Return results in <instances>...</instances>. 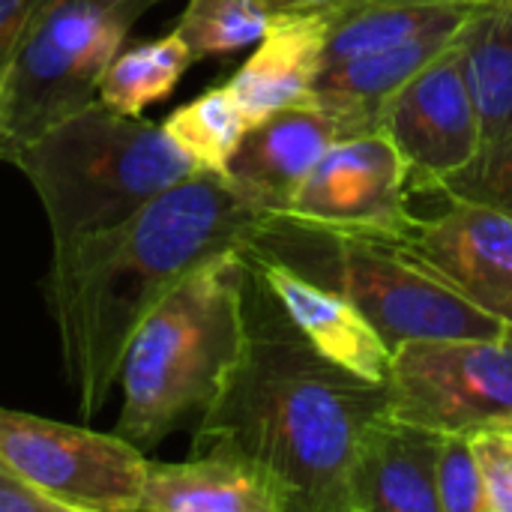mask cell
I'll list each match as a JSON object with an SVG mask.
<instances>
[{
    "instance_id": "cell-27",
    "label": "cell",
    "mask_w": 512,
    "mask_h": 512,
    "mask_svg": "<svg viewBox=\"0 0 512 512\" xmlns=\"http://www.w3.org/2000/svg\"><path fill=\"white\" fill-rule=\"evenodd\" d=\"M0 512H63V507L0 465Z\"/></svg>"
},
{
    "instance_id": "cell-22",
    "label": "cell",
    "mask_w": 512,
    "mask_h": 512,
    "mask_svg": "<svg viewBox=\"0 0 512 512\" xmlns=\"http://www.w3.org/2000/svg\"><path fill=\"white\" fill-rule=\"evenodd\" d=\"M270 15L261 0H189L174 30L186 39L195 60L222 57L255 45Z\"/></svg>"
},
{
    "instance_id": "cell-10",
    "label": "cell",
    "mask_w": 512,
    "mask_h": 512,
    "mask_svg": "<svg viewBox=\"0 0 512 512\" xmlns=\"http://www.w3.org/2000/svg\"><path fill=\"white\" fill-rule=\"evenodd\" d=\"M378 132L402 153L411 192H438L480 153V117L456 39L384 105Z\"/></svg>"
},
{
    "instance_id": "cell-8",
    "label": "cell",
    "mask_w": 512,
    "mask_h": 512,
    "mask_svg": "<svg viewBox=\"0 0 512 512\" xmlns=\"http://www.w3.org/2000/svg\"><path fill=\"white\" fill-rule=\"evenodd\" d=\"M0 465L63 512H138L144 450L126 438L0 408Z\"/></svg>"
},
{
    "instance_id": "cell-12",
    "label": "cell",
    "mask_w": 512,
    "mask_h": 512,
    "mask_svg": "<svg viewBox=\"0 0 512 512\" xmlns=\"http://www.w3.org/2000/svg\"><path fill=\"white\" fill-rule=\"evenodd\" d=\"M246 255V252H243ZM264 288L279 303L291 327L333 366L372 381L387 384L393 348L375 330V324L336 288H327L279 261L246 255Z\"/></svg>"
},
{
    "instance_id": "cell-3",
    "label": "cell",
    "mask_w": 512,
    "mask_h": 512,
    "mask_svg": "<svg viewBox=\"0 0 512 512\" xmlns=\"http://www.w3.org/2000/svg\"><path fill=\"white\" fill-rule=\"evenodd\" d=\"M246 336V258L228 252L186 273L132 333L120 363L117 435L156 450L222 390Z\"/></svg>"
},
{
    "instance_id": "cell-26",
    "label": "cell",
    "mask_w": 512,
    "mask_h": 512,
    "mask_svg": "<svg viewBox=\"0 0 512 512\" xmlns=\"http://www.w3.org/2000/svg\"><path fill=\"white\" fill-rule=\"evenodd\" d=\"M42 0H0V78Z\"/></svg>"
},
{
    "instance_id": "cell-29",
    "label": "cell",
    "mask_w": 512,
    "mask_h": 512,
    "mask_svg": "<svg viewBox=\"0 0 512 512\" xmlns=\"http://www.w3.org/2000/svg\"><path fill=\"white\" fill-rule=\"evenodd\" d=\"M420 3L456 6V9H468V12H480V9H512V0H420Z\"/></svg>"
},
{
    "instance_id": "cell-16",
    "label": "cell",
    "mask_w": 512,
    "mask_h": 512,
    "mask_svg": "<svg viewBox=\"0 0 512 512\" xmlns=\"http://www.w3.org/2000/svg\"><path fill=\"white\" fill-rule=\"evenodd\" d=\"M327 42V12H273L252 57L228 78L249 126L309 99Z\"/></svg>"
},
{
    "instance_id": "cell-1",
    "label": "cell",
    "mask_w": 512,
    "mask_h": 512,
    "mask_svg": "<svg viewBox=\"0 0 512 512\" xmlns=\"http://www.w3.org/2000/svg\"><path fill=\"white\" fill-rule=\"evenodd\" d=\"M261 216L225 174L198 171L117 225L51 243L45 306L81 417L108 405L126 345L159 300L198 264L243 252Z\"/></svg>"
},
{
    "instance_id": "cell-24",
    "label": "cell",
    "mask_w": 512,
    "mask_h": 512,
    "mask_svg": "<svg viewBox=\"0 0 512 512\" xmlns=\"http://www.w3.org/2000/svg\"><path fill=\"white\" fill-rule=\"evenodd\" d=\"M435 492L441 512H486L483 474L471 435H441Z\"/></svg>"
},
{
    "instance_id": "cell-11",
    "label": "cell",
    "mask_w": 512,
    "mask_h": 512,
    "mask_svg": "<svg viewBox=\"0 0 512 512\" xmlns=\"http://www.w3.org/2000/svg\"><path fill=\"white\" fill-rule=\"evenodd\" d=\"M435 216H417L399 243L420 264L435 270L471 303L512 324V213L444 198Z\"/></svg>"
},
{
    "instance_id": "cell-28",
    "label": "cell",
    "mask_w": 512,
    "mask_h": 512,
    "mask_svg": "<svg viewBox=\"0 0 512 512\" xmlns=\"http://www.w3.org/2000/svg\"><path fill=\"white\" fill-rule=\"evenodd\" d=\"M270 12H333L345 0H261Z\"/></svg>"
},
{
    "instance_id": "cell-5",
    "label": "cell",
    "mask_w": 512,
    "mask_h": 512,
    "mask_svg": "<svg viewBox=\"0 0 512 512\" xmlns=\"http://www.w3.org/2000/svg\"><path fill=\"white\" fill-rule=\"evenodd\" d=\"M246 255L279 261L345 294L390 348L432 339H507L512 324L471 303L399 243L264 213Z\"/></svg>"
},
{
    "instance_id": "cell-20",
    "label": "cell",
    "mask_w": 512,
    "mask_h": 512,
    "mask_svg": "<svg viewBox=\"0 0 512 512\" xmlns=\"http://www.w3.org/2000/svg\"><path fill=\"white\" fill-rule=\"evenodd\" d=\"M192 60L195 54L177 30L135 48H120L99 81L96 99L120 114H144L147 105L177 90Z\"/></svg>"
},
{
    "instance_id": "cell-17",
    "label": "cell",
    "mask_w": 512,
    "mask_h": 512,
    "mask_svg": "<svg viewBox=\"0 0 512 512\" xmlns=\"http://www.w3.org/2000/svg\"><path fill=\"white\" fill-rule=\"evenodd\" d=\"M456 33L459 27L429 30L375 54H360L351 60L330 63L321 69L309 99L336 120V126L342 129V138L378 132L384 105L429 60H435L456 39Z\"/></svg>"
},
{
    "instance_id": "cell-18",
    "label": "cell",
    "mask_w": 512,
    "mask_h": 512,
    "mask_svg": "<svg viewBox=\"0 0 512 512\" xmlns=\"http://www.w3.org/2000/svg\"><path fill=\"white\" fill-rule=\"evenodd\" d=\"M468 15V9L420 0H348L327 12L324 66L393 48L429 30L462 27Z\"/></svg>"
},
{
    "instance_id": "cell-14",
    "label": "cell",
    "mask_w": 512,
    "mask_h": 512,
    "mask_svg": "<svg viewBox=\"0 0 512 512\" xmlns=\"http://www.w3.org/2000/svg\"><path fill=\"white\" fill-rule=\"evenodd\" d=\"M441 435L378 414L360 435L348 471V512H441L435 462Z\"/></svg>"
},
{
    "instance_id": "cell-4",
    "label": "cell",
    "mask_w": 512,
    "mask_h": 512,
    "mask_svg": "<svg viewBox=\"0 0 512 512\" xmlns=\"http://www.w3.org/2000/svg\"><path fill=\"white\" fill-rule=\"evenodd\" d=\"M12 165L30 180L51 243L123 222L201 168L144 114L99 99L24 144Z\"/></svg>"
},
{
    "instance_id": "cell-13",
    "label": "cell",
    "mask_w": 512,
    "mask_h": 512,
    "mask_svg": "<svg viewBox=\"0 0 512 512\" xmlns=\"http://www.w3.org/2000/svg\"><path fill=\"white\" fill-rule=\"evenodd\" d=\"M339 138L336 120L312 99H303L246 129L225 180L261 213H282L324 150Z\"/></svg>"
},
{
    "instance_id": "cell-6",
    "label": "cell",
    "mask_w": 512,
    "mask_h": 512,
    "mask_svg": "<svg viewBox=\"0 0 512 512\" xmlns=\"http://www.w3.org/2000/svg\"><path fill=\"white\" fill-rule=\"evenodd\" d=\"M159 0H42L0 78V162L96 99L129 30Z\"/></svg>"
},
{
    "instance_id": "cell-30",
    "label": "cell",
    "mask_w": 512,
    "mask_h": 512,
    "mask_svg": "<svg viewBox=\"0 0 512 512\" xmlns=\"http://www.w3.org/2000/svg\"><path fill=\"white\" fill-rule=\"evenodd\" d=\"M498 429H510V432H512V417L507 420V423H504V426H498Z\"/></svg>"
},
{
    "instance_id": "cell-21",
    "label": "cell",
    "mask_w": 512,
    "mask_h": 512,
    "mask_svg": "<svg viewBox=\"0 0 512 512\" xmlns=\"http://www.w3.org/2000/svg\"><path fill=\"white\" fill-rule=\"evenodd\" d=\"M162 129L201 171L225 174L237 144L249 129V120L231 90L222 84L174 108L162 120Z\"/></svg>"
},
{
    "instance_id": "cell-9",
    "label": "cell",
    "mask_w": 512,
    "mask_h": 512,
    "mask_svg": "<svg viewBox=\"0 0 512 512\" xmlns=\"http://www.w3.org/2000/svg\"><path fill=\"white\" fill-rule=\"evenodd\" d=\"M408 165L384 132L333 141L282 210L300 222L381 240H405L417 222L408 210Z\"/></svg>"
},
{
    "instance_id": "cell-25",
    "label": "cell",
    "mask_w": 512,
    "mask_h": 512,
    "mask_svg": "<svg viewBox=\"0 0 512 512\" xmlns=\"http://www.w3.org/2000/svg\"><path fill=\"white\" fill-rule=\"evenodd\" d=\"M471 438L483 474L486 512H512V432L483 429Z\"/></svg>"
},
{
    "instance_id": "cell-2",
    "label": "cell",
    "mask_w": 512,
    "mask_h": 512,
    "mask_svg": "<svg viewBox=\"0 0 512 512\" xmlns=\"http://www.w3.org/2000/svg\"><path fill=\"white\" fill-rule=\"evenodd\" d=\"M384 411L387 384L363 381L312 351L246 258L243 348L198 417L192 450L228 447L246 456L279 483L291 512H348L360 435Z\"/></svg>"
},
{
    "instance_id": "cell-23",
    "label": "cell",
    "mask_w": 512,
    "mask_h": 512,
    "mask_svg": "<svg viewBox=\"0 0 512 512\" xmlns=\"http://www.w3.org/2000/svg\"><path fill=\"white\" fill-rule=\"evenodd\" d=\"M438 192L444 198L489 204L512 213V132L480 147V153L453 177H447Z\"/></svg>"
},
{
    "instance_id": "cell-19",
    "label": "cell",
    "mask_w": 512,
    "mask_h": 512,
    "mask_svg": "<svg viewBox=\"0 0 512 512\" xmlns=\"http://www.w3.org/2000/svg\"><path fill=\"white\" fill-rule=\"evenodd\" d=\"M456 42L486 147L512 132V9L471 12Z\"/></svg>"
},
{
    "instance_id": "cell-15",
    "label": "cell",
    "mask_w": 512,
    "mask_h": 512,
    "mask_svg": "<svg viewBox=\"0 0 512 512\" xmlns=\"http://www.w3.org/2000/svg\"><path fill=\"white\" fill-rule=\"evenodd\" d=\"M138 512H291L288 495L228 447L192 450L183 462H147Z\"/></svg>"
},
{
    "instance_id": "cell-7",
    "label": "cell",
    "mask_w": 512,
    "mask_h": 512,
    "mask_svg": "<svg viewBox=\"0 0 512 512\" xmlns=\"http://www.w3.org/2000/svg\"><path fill=\"white\" fill-rule=\"evenodd\" d=\"M387 411L438 435H474L512 417V336L393 348Z\"/></svg>"
}]
</instances>
